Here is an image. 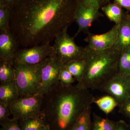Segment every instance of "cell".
Masks as SVG:
<instances>
[{
  "label": "cell",
  "instance_id": "obj_1",
  "mask_svg": "<svg viewBox=\"0 0 130 130\" xmlns=\"http://www.w3.org/2000/svg\"><path fill=\"white\" fill-rule=\"evenodd\" d=\"M77 0H20L11 11L9 29L20 46L50 43L74 21Z\"/></svg>",
  "mask_w": 130,
  "mask_h": 130
},
{
  "label": "cell",
  "instance_id": "obj_2",
  "mask_svg": "<svg viewBox=\"0 0 130 130\" xmlns=\"http://www.w3.org/2000/svg\"><path fill=\"white\" fill-rule=\"evenodd\" d=\"M95 99L77 84L66 86L59 81L42 96L41 115L50 130H71Z\"/></svg>",
  "mask_w": 130,
  "mask_h": 130
},
{
  "label": "cell",
  "instance_id": "obj_3",
  "mask_svg": "<svg viewBox=\"0 0 130 130\" xmlns=\"http://www.w3.org/2000/svg\"><path fill=\"white\" fill-rule=\"evenodd\" d=\"M86 48L85 69L81 80L77 84L87 89L100 90L107 81L118 72L121 52L114 47L101 51Z\"/></svg>",
  "mask_w": 130,
  "mask_h": 130
},
{
  "label": "cell",
  "instance_id": "obj_4",
  "mask_svg": "<svg viewBox=\"0 0 130 130\" xmlns=\"http://www.w3.org/2000/svg\"><path fill=\"white\" fill-rule=\"evenodd\" d=\"M42 62L31 66L14 64L19 97L35 95L37 93L41 85Z\"/></svg>",
  "mask_w": 130,
  "mask_h": 130
},
{
  "label": "cell",
  "instance_id": "obj_5",
  "mask_svg": "<svg viewBox=\"0 0 130 130\" xmlns=\"http://www.w3.org/2000/svg\"><path fill=\"white\" fill-rule=\"evenodd\" d=\"M67 29L63 30L56 36L53 46L54 54L64 66L73 61L85 59L87 53L86 47L77 45L74 38L68 33Z\"/></svg>",
  "mask_w": 130,
  "mask_h": 130
},
{
  "label": "cell",
  "instance_id": "obj_6",
  "mask_svg": "<svg viewBox=\"0 0 130 130\" xmlns=\"http://www.w3.org/2000/svg\"><path fill=\"white\" fill-rule=\"evenodd\" d=\"M101 7L97 1L93 0L78 2L74 12V19L78 29L74 38L81 32L87 34L89 33V29L93 22L103 16L99 11Z\"/></svg>",
  "mask_w": 130,
  "mask_h": 130
},
{
  "label": "cell",
  "instance_id": "obj_7",
  "mask_svg": "<svg viewBox=\"0 0 130 130\" xmlns=\"http://www.w3.org/2000/svg\"><path fill=\"white\" fill-rule=\"evenodd\" d=\"M42 96L19 97L9 105L13 118L18 120L41 116Z\"/></svg>",
  "mask_w": 130,
  "mask_h": 130
},
{
  "label": "cell",
  "instance_id": "obj_8",
  "mask_svg": "<svg viewBox=\"0 0 130 130\" xmlns=\"http://www.w3.org/2000/svg\"><path fill=\"white\" fill-rule=\"evenodd\" d=\"M63 65L55 54L42 62L41 85L37 93L43 96L59 81L60 74Z\"/></svg>",
  "mask_w": 130,
  "mask_h": 130
},
{
  "label": "cell",
  "instance_id": "obj_9",
  "mask_svg": "<svg viewBox=\"0 0 130 130\" xmlns=\"http://www.w3.org/2000/svg\"><path fill=\"white\" fill-rule=\"evenodd\" d=\"M54 54L53 47L50 43L40 44L29 48L19 49L14 56L13 64L30 66L38 64Z\"/></svg>",
  "mask_w": 130,
  "mask_h": 130
},
{
  "label": "cell",
  "instance_id": "obj_10",
  "mask_svg": "<svg viewBox=\"0 0 130 130\" xmlns=\"http://www.w3.org/2000/svg\"><path fill=\"white\" fill-rule=\"evenodd\" d=\"M100 90L112 96L119 106L130 97V76L118 72L107 81Z\"/></svg>",
  "mask_w": 130,
  "mask_h": 130
},
{
  "label": "cell",
  "instance_id": "obj_11",
  "mask_svg": "<svg viewBox=\"0 0 130 130\" xmlns=\"http://www.w3.org/2000/svg\"><path fill=\"white\" fill-rule=\"evenodd\" d=\"M120 25L115 24L109 31L100 35L90 33L85 39L88 43L86 47L90 50L101 51L112 47L116 43Z\"/></svg>",
  "mask_w": 130,
  "mask_h": 130
},
{
  "label": "cell",
  "instance_id": "obj_12",
  "mask_svg": "<svg viewBox=\"0 0 130 130\" xmlns=\"http://www.w3.org/2000/svg\"><path fill=\"white\" fill-rule=\"evenodd\" d=\"M19 46L9 28L0 30V60L13 62Z\"/></svg>",
  "mask_w": 130,
  "mask_h": 130
},
{
  "label": "cell",
  "instance_id": "obj_13",
  "mask_svg": "<svg viewBox=\"0 0 130 130\" xmlns=\"http://www.w3.org/2000/svg\"><path fill=\"white\" fill-rule=\"evenodd\" d=\"M113 47L119 51L130 48V20L129 15L124 14L120 25L118 37Z\"/></svg>",
  "mask_w": 130,
  "mask_h": 130
},
{
  "label": "cell",
  "instance_id": "obj_14",
  "mask_svg": "<svg viewBox=\"0 0 130 130\" xmlns=\"http://www.w3.org/2000/svg\"><path fill=\"white\" fill-rule=\"evenodd\" d=\"M19 97L15 79L0 85V102L9 105Z\"/></svg>",
  "mask_w": 130,
  "mask_h": 130
},
{
  "label": "cell",
  "instance_id": "obj_15",
  "mask_svg": "<svg viewBox=\"0 0 130 130\" xmlns=\"http://www.w3.org/2000/svg\"><path fill=\"white\" fill-rule=\"evenodd\" d=\"M102 10L108 19L115 24L119 25L123 20L124 14L122 7L115 3H109L102 7Z\"/></svg>",
  "mask_w": 130,
  "mask_h": 130
},
{
  "label": "cell",
  "instance_id": "obj_16",
  "mask_svg": "<svg viewBox=\"0 0 130 130\" xmlns=\"http://www.w3.org/2000/svg\"><path fill=\"white\" fill-rule=\"evenodd\" d=\"M15 68L13 62L0 60V82L5 83L15 79Z\"/></svg>",
  "mask_w": 130,
  "mask_h": 130
},
{
  "label": "cell",
  "instance_id": "obj_17",
  "mask_svg": "<svg viewBox=\"0 0 130 130\" xmlns=\"http://www.w3.org/2000/svg\"><path fill=\"white\" fill-rule=\"evenodd\" d=\"M86 65V59L73 61L64 66L74 77L77 83L80 81L83 75Z\"/></svg>",
  "mask_w": 130,
  "mask_h": 130
},
{
  "label": "cell",
  "instance_id": "obj_18",
  "mask_svg": "<svg viewBox=\"0 0 130 130\" xmlns=\"http://www.w3.org/2000/svg\"><path fill=\"white\" fill-rule=\"evenodd\" d=\"M91 106L86 109L74 123L71 130H92Z\"/></svg>",
  "mask_w": 130,
  "mask_h": 130
},
{
  "label": "cell",
  "instance_id": "obj_19",
  "mask_svg": "<svg viewBox=\"0 0 130 130\" xmlns=\"http://www.w3.org/2000/svg\"><path fill=\"white\" fill-rule=\"evenodd\" d=\"M94 103L97 105L103 112L106 114H108L112 111L118 103L116 100L111 96L105 95L95 99Z\"/></svg>",
  "mask_w": 130,
  "mask_h": 130
},
{
  "label": "cell",
  "instance_id": "obj_20",
  "mask_svg": "<svg viewBox=\"0 0 130 130\" xmlns=\"http://www.w3.org/2000/svg\"><path fill=\"white\" fill-rule=\"evenodd\" d=\"M21 130H39L45 124L41 116L19 120Z\"/></svg>",
  "mask_w": 130,
  "mask_h": 130
},
{
  "label": "cell",
  "instance_id": "obj_21",
  "mask_svg": "<svg viewBox=\"0 0 130 130\" xmlns=\"http://www.w3.org/2000/svg\"><path fill=\"white\" fill-rule=\"evenodd\" d=\"M118 72L130 76V48L121 51L119 58Z\"/></svg>",
  "mask_w": 130,
  "mask_h": 130
},
{
  "label": "cell",
  "instance_id": "obj_22",
  "mask_svg": "<svg viewBox=\"0 0 130 130\" xmlns=\"http://www.w3.org/2000/svg\"><path fill=\"white\" fill-rule=\"evenodd\" d=\"M93 117L92 130H115V124L112 121L101 118L94 113Z\"/></svg>",
  "mask_w": 130,
  "mask_h": 130
},
{
  "label": "cell",
  "instance_id": "obj_23",
  "mask_svg": "<svg viewBox=\"0 0 130 130\" xmlns=\"http://www.w3.org/2000/svg\"><path fill=\"white\" fill-rule=\"evenodd\" d=\"M11 17V9L0 6V30L9 29Z\"/></svg>",
  "mask_w": 130,
  "mask_h": 130
},
{
  "label": "cell",
  "instance_id": "obj_24",
  "mask_svg": "<svg viewBox=\"0 0 130 130\" xmlns=\"http://www.w3.org/2000/svg\"><path fill=\"white\" fill-rule=\"evenodd\" d=\"M59 81L63 85L68 86L72 85L76 80L71 73L63 66L61 70Z\"/></svg>",
  "mask_w": 130,
  "mask_h": 130
},
{
  "label": "cell",
  "instance_id": "obj_25",
  "mask_svg": "<svg viewBox=\"0 0 130 130\" xmlns=\"http://www.w3.org/2000/svg\"><path fill=\"white\" fill-rule=\"evenodd\" d=\"M12 114L9 105L0 102V123L1 124L5 123L9 119V116Z\"/></svg>",
  "mask_w": 130,
  "mask_h": 130
},
{
  "label": "cell",
  "instance_id": "obj_26",
  "mask_svg": "<svg viewBox=\"0 0 130 130\" xmlns=\"http://www.w3.org/2000/svg\"><path fill=\"white\" fill-rule=\"evenodd\" d=\"M2 130H21L19 124V120L13 118L8 119L2 124Z\"/></svg>",
  "mask_w": 130,
  "mask_h": 130
},
{
  "label": "cell",
  "instance_id": "obj_27",
  "mask_svg": "<svg viewBox=\"0 0 130 130\" xmlns=\"http://www.w3.org/2000/svg\"><path fill=\"white\" fill-rule=\"evenodd\" d=\"M119 107L120 112L130 118V97Z\"/></svg>",
  "mask_w": 130,
  "mask_h": 130
},
{
  "label": "cell",
  "instance_id": "obj_28",
  "mask_svg": "<svg viewBox=\"0 0 130 130\" xmlns=\"http://www.w3.org/2000/svg\"><path fill=\"white\" fill-rule=\"evenodd\" d=\"M20 0H0V6L12 9L19 1Z\"/></svg>",
  "mask_w": 130,
  "mask_h": 130
},
{
  "label": "cell",
  "instance_id": "obj_29",
  "mask_svg": "<svg viewBox=\"0 0 130 130\" xmlns=\"http://www.w3.org/2000/svg\"><path fill=\"white\" fill-rule=\"evenodd\" d=\"M114 2L121 7L130 11V0H113Z\"/></svg>",
  "mask_w": 130,
  "mask_h": 130
},
{
  "label": "cell",
  "instance_id": "obj_30",
  "mask_svg": "<svg viewBox=\"0 0 130 130\" xmlns=\"http://www.w3.org/2000/svg\"><path fill=\"white\" fill-rule=\"evenodd\" d=\"M127 127L124 121H120L115 124V130H127Z\"/></svg>",
  "mask_w": 130,
  "mask_h": 130
},
{
  "label": "cell",
  "instance_id": "obj_31",
  "mask_svg": "<svg viewBox=\"0 0 130 130\" xmlns=\"http://www.w3.org/2000/svg\"><path fill=\"white\" fill-rule=\"evenodd\" d=\"M78 2H79L84 1H90V0H77ZM93 1H97L98 3L100 4L101 6H105V5L107 4L108 2H109V0H93Z\"/></svg>",
  "mask_w": 130,
  "mask_h": 130
},
{
  "label": "cell",
  "instance_id": "obj_32",
  "mask_svg": "<svg viewBox=\"0 0 130 130\" xmlns=\"http://www.w3.org/2000/svg\"><path fill=\"white\" fill-rule=\"evenodd\" d=\"M39 130H50V129L47 125H44L42 126Z\"/></svg>",
  "mask_w": 130,
  "mask_h": 130
},
{
  "label": "cell",
  "instance_id": "obj_33",
  "mask_svg": "<svg viewBox=\"0 0 130 130\" xmlns=\"http://www.w3.org/2000/svg\"><path fill=\"white\" fill-rule=\"evenodd\" d=\"M129 19H130V16L129 15Z\"/></svg>",
  "mask_w": 130,
  "mask_h": 130
}]
</instances>
